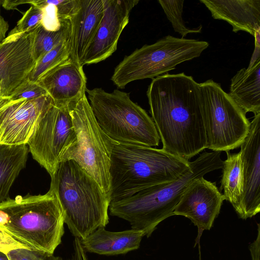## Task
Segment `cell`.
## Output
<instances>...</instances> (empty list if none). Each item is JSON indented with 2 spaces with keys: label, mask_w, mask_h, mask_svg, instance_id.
Instances as JSON below:
<instances>
[{
  "label": "cell",
  "mask_w": 260,
  "mask_h": 260,
  "mask_svg": "<svg viewBox=\"0 0 260 260\" xmlns=\"http://www.w3.org/2000/svg\"><path fill=\"white\" fill-rule=\"evenodd\" d=\"M147 96L162 149L189 160L207 148L199 83L184 73L153 78Z\"/></svg>",
  "instance_id": "1"
},
{
  "label": "cell",
  "mask_w": 260,
  "mask_h": 260,
  "mask_svg": "<svg viewBox=\"0 0 260 260\" xmlns=\"http://www.w3.org/2000/svg\"><path fill=\"white\" fill-rule=\"evenodd\" d=\"M221 152L205 151L190 162L189 170L178 179L142 190L134 195L111 202L110 214L128 221L131 229L149 237L157 225L174 215L173 212L187 187L196 179L222 169Z\"/></svg>",
  "instance_id": "2"
},
{
  "label": "cell",
  "mask_w": 260,
  "mask_h": 260,
  "mask_svg": "<svg viewBox=\"0 0 260 260\" xmlns=\"http://www.w3.org/2000/svg\"><path fill=\"white\" fill-rule=\"evenodd\" d=\"M190 167L189 160L162 149L118 143L113 148L110 159L111 202L175 181Z\"/></svg>",
  "instance_id": "3"
},
{
  "label": "cell",
  "mask_w": 260,
  "mask_h": 260,
  "mask_svg": "<svg viewBox=\"0 0 260 260\" xmlns=\"http://www.w3.org/2000/svg\"><path fill=\"white\" fill-rule=\"evenodd\" d=\"M64 214L53 189L0 203V225L28 249L53 254L64 233Z\"/></svg>",
  "instance_id": "4"
},
{
  "label": "cell",
  "mask_w": 260,
  "mask_h": 260,
  "mask_svg": "<svg viewBox=\"0 0 260 260\" xmlns=\"http://www.w3.org/2000/svg\"><path fill=\"white\" fill-rule=\"evenodd\" d=\"M66 224L75 238L83 240L99 228L108 224L109 194L73 160L59 163L51 177Z\"/></svg>",
  "instance_id": "5"
},
{
  "label": "cell",
  "mask_w": 260,
  "mask_h": 260,
  "mask_svg": "<svg viewBox=\"0 0 260 260\" xmlns=\"http://www.w3.org/2000/svg\"><path fill=\"white\" fill-rule=\"evenodd\" d=\"M87 99L97 122L112 140L121 144L149 147L159 145L160 137L152 118L133 102L129 93L101 88L86 89Z\"/></svg>",
  "instance_id": "6"
},
{
  "label": "cell",
  "mask_w": 260,
  "mask_h": 260,
  "mask_svg": "<svg viewBox=\"0 0 260 260\" xmlns=\"http://www.w3.org/2000/svg\"><path fill=\"white\" fill-rule=\"evenodd\" d=\"M208 46L206 41L167 36L125 56L115 68L111 80L118 88H123L136 80L153 79L199 57Z\"/></svg>",
  "instance_id": "7"
},
{
  "label": "cell",
  "mask_w": 260,
  "mask_h": 260,
  "mask_svg": "<svg viewBox=\"0 0 260 260\" xmlns=\"http://www.w3.org/2000/svg\"><path fill=\"white\" fill-rule=\"evenodd\" d=\"M70 114L76 140L66 151L61 161H75L110 195L111 156L114 146L118 143L102 129L86 94L72 106Z\"/></svg>",
  "instance_id": "8"
},
{
  "label": "cell",
  "mask_w": 260,
  "mask_h": 260,
  "mask_svg": "<svg viewBox=\"0 0 260 260\" xmlns=\"http://www.w3.org/2000/svg\"><path fill=\"white\" fill-rule=\"evenodd\" d=\"M199 86L207 148L226 152L240 147L250 126L245 112L220 84L209 79Z\"/></svg>",
  "instance_id": "9"
},
{
  "label": "cell",
  "mask_w": 260,
  "mask_h": 260,
  "mask_svg": "<svg viewBox=\"0 0 260 260\" xmlns=\"http://www.w3.org/2000/svg\"><path fill=\"white\" fill-rule=\"evenodd\" d=\"M73 105L53 103L38 123L27 143L33 158L51 177L66 151L76 140L70 114Z\"/></svg>",
  "instance_id": "10"
},
{
  "label": "cell",
  "mask_w": 260,
  "mask_h": 260,
  "mask_svg": "<svg viewBox=\"0 0 260 260\" xmlns=\"http://www.w3.org/2000/svg\"><path fill=\"white\" fill-rule=\"evenodd\" d=\"M53 104L49 95L19 100L0 96V144H27L38 123Z\"/></svg>",
  "instance_id": "11"
},
{
  "label": "cell",
  "mask_w": 260,
  "mask_h": 260,
  "mask_svg": "<svg viewBox=\"0 0 260 260\" xmlns=\"http://www.w3.org/2000/svg\"><path fill=\"white\" fill-rule=\"evenodd\" d=\"M35 30L18 35L9 34L0 44L1 96H10L27 79L34 68Z\"/></svg>",
  "instance_id": "12"
},
{
  "label": "cell",
  "mask_w": 260,
  "mask_h": 260,
  "mask_svg": "<svg viewBox=\"0 0 260 260\" xmlns=\"http://www.w3.org/2000/svg\"><path fill=\"white\" fill-rule=\"evenodd\" d=\"M104 12L99 28L83 56L81 65L96 63L110 56L117 49L120 35L139 0H103Z\"/></svg>",
  "instance_id": "13"
},
{
  "label": "cell",
  "mask_w": 260,
  "mask_h": 260,
  "mask_svg": "<svg viewBox=\"0 0 260 260\" xmlns=\"http://www.w3.org/2000/svg\"><path fill=\"white\" fill-rule=\"evenodd\" d=\"M224 200L216 182L201 177L187 187L173 214L189 218L200 232L209 230L218 215Z\"/></svg>",
  "instance_id": "14"
},
{
  "label": "cell",
  "mask_w": 260,
  "mask_h": 260,
  "mask_svg": "<svg viewBox=\"0 0 260 260\" xmlns=\"http://www.w3.org/2000/svg\"><path fill=\"white\" fill-rule=\"evenodd\" d=\"M243 186V218L260 211V113L250 122L249 133L240 146Z\"/></svg>",
  "instance_id": "15"
},
{
  "label": "cell",
  "mask_w": 260,
  "mask_h": 260,
  "mask_svg": "<svg viewBox=\"0 0 260 260\" xmlns=\"http://www.w3.org/2000/svg\"><path fill=\"white\" fill-rule=\"evenodd\" d=\"M83 67L71 58L48 72L37 82L55 105L74 104L86 94Z\"/></svg>",
  "instance_id": "16"
},
{
  "label": "cell",
  "mask_w": 260,
  "mask_h": 260,
  "mask_svg": "<svg viewBox=\"0 0 260 260\" xmlns=\"http://www.w3.org/2000/svg\"><path fill=\"white\" fill-rule=\"evenodd\" d=\"M104 12L103 0H80L77 12L69 19L70 58L80 65L96 32Z\"/></svg>",
  "instance_id": "17"
},
{
  "label": "cell",
  "mask_w": 260,
  "mask_h": 260,
  "mask_svg": "<svg viewBox=\"0 0 260 260\" xmlns=\"http://www.w3.org/2000/svg\"><path fill=\"white\" fill-rule=\"evenodd\" d=\"M215 19L222 20L233 31H244L254 36L260 29V0H200Z\"/></svg>",
  "instance_id": "18"
},
{
  "label": "cell",
  "mask_w": 260,
  "mask_h": 260,
  "mask_svg": "<svg viewBox=\"0 0 260 260\" xmlns=\"http://www.w3.org/2000/svg\"><path fill=\"white\" fill-rule=\"evenodd\" d=\"M144 236V232L133 229L111 232L101 227L81 241L86 252L115 255L138 249Z\"/></svg>",
  "instance_id": "19"
},
{
  "label": "cell",
  "mask_w": 260,
  "mask_h": 260,
  "mask_svg": "<svg viewBox=\"0 0 260 260\" xmlns=\"http://www.w3.org/2000/svg\"><path fill=\"white\" fill-rule=\"evenodd\" d=\"M229 94L245 113H260V58L237 72L231 79Z\"/></svg>",
  "instance_id": "20"
},
{
  "label": "cell",
  "mask_w": 260,
  "mask_h": 260,
  "mask_svg": "<svg viewBox=\"0 0 260 260\" xmlns=\"http://www.w3.org/2000/svg\"><path fill=\"white\" fill-rule=\"evenodd\" d=\"M28 152L27 144H0V203L9 198L11 187L25 167Z\"/></svg>",
  "instance_id": "21"
},
{
  "label": "cell",
  "mask_w": 260,
  "mask_h": 260,
  "mask_svg": "<svg viewBox=\"0 0 260 260\" xmlns=\"http://www.w3.org/2000/svg\"><path fill=\"white\" fill-rule=\"evenodd\" d=\"M223 161L220 190L225 200L233 206L239 217L243 218V186L241 152L231 153L226 151Z\"/></svg>",
  "instance_id": "22"
},
{
  "label": "cell",
  "mask_w": 260,
  "mask_h": 260,
  "mask_svg": "<svg viewBox=\"0 0 260 260\" xmlns=\"http://www.w3.org/2000/svg\"><path fill=\"white\" fill-rule=\"evenodd\" d=\"M71 32L70 20H63L56 31L45 29L42 24L35 30L33 51L36 62L61 42L69 39Z\"/></svg>",
  "instance_id": "23"
},
{
  "label": "cell",
  "mask_w": 260,
  "mask_h": 260,
  "mask_svg": "<svg viewBox=\"0 0 260 260\" xmlns=\"http://www.w3.org/2000/svg\"><path fill=\"white\" fill-rule=\"evenodd\" d=\"M69 39L61 42L51 50L41 57L36 62L27 79L37 82L48 72L69 59L70 58Z\"/></svg>",
  "instance_id": "24"
},
{
  "label": "cell",
  "mask_w": 260,
  "mask_h": 260,
  "mask_svg": "<svg viewBox=\"0 0 260 260\" xmlns=\"http://www.w3.org/2000/svg\"><path fill=\"white\" fill-rule=\"evenodd\" d=\"M184 2V0L158 1L174 30L179 33L182 39L188 34L200 33L202 29V25L193 28L186 26L182 19Z\"/></svg>",
  "instance_id": "25"
},
{
  "label": "cell",
  "mask_w": 260,
  "mask_h": 260,
  "mask_svg": "<svg viewBox=\"0 0 260 260\" xmlns=\"http://www.w3.org/2000/svg\"><path fill=\"white\" fill-rule=\"evenodd\" d=\"M42 19V8L31 5L9 34L18 35L33 31L41 25Z\"/></svg>",
  "instance_id": "26"
},
{
  "label": "cell",
  "mask_w": 260,
  "mask_h": 260,
  "mask_svg": "<svg viewBox=\"0 0 260 260\" xmlns=\"http://www.w3.org/2000/svg\"><path fill=\"white\" fill-rule=\"evenodd\" d=\"M30 5L42 8L43 10V19L42 25L47 30L56 31L62 24L58 18L56 6L51 1L31 0Z\"/></svg>",
  "instance_id": "27"
},
{
  "label": "cell",
  "mask_w": 260,
  "mask_h": 260,
  "mask_svg": "<svg viewBox=\"0 0 260 260\" xmlns=\"http://www.w3.org/2000/svg\"><path fill=\"white\" fill-rule=\"evenodd\" d=\"M48 95L38 83L26 79L8 98L11 100H32Z\"/></svg>",
  "instance_id": "28"
},
{
  "label": "cell",
  "mask_w": 260,
  "mask_h": 260,
  "mask_svg": "<svg viewBox=\"0 0 260 260\" xmlns=\"http://www.w3.org/2000/svg\"><path fill=\"white\" fill-rule=\"evenodd\" d=\"M10 260H62L53 254L34 251L28 248H18L7 253Z\"/></svg>",
  "instance_id": "29"
},
{
  "label": "cell",
  "mask_w": 260,
  "mask_h": 260,
  "mask_svg": "<svg viewBox=\"0 0 260 260\" xmlns=\"http://www.w3.org/2000/svg\"><path fill=\"white\" fill-rule=\"evenodd\" d=\"M18 248H27L9 235L0 225V251L7 253Z\"/></svg>",
  "instance_id": "30"
},
{
  "label": "cell",
  "mask_w": 260,
  "mask_h": 260,
  "mask_svg": "<svg viewBox=\"0 0 260 260\" xmlns=\"http://www.w3.org/2000/svg\"><path fill=\"white\" fill-rule=\"evenodd\" d=\"M66 260H89L80 240H76L73 242L72 252Z\"/></svg>",
  "instance_id": "31"
},
{
  "label": "cell",
  "mask_w": 260,
  "mask_h": 260,
  "mask_svg": "<svg viewBox=\"0 0 260 260\" xmlns=\"http://www.w3.org/2000/svg\"><path fill=\"white\" fill-rule=\"evenodd\" d=\"M252 260H259L260 255V224L257 223V235L256 239L249 246Z\"/></svg>",
  "instance_id": "32"
},
{
  "label": "cell",
  "mask_w": 260,
  "mask_h": 260,
  "mask_svg": "<svg viewBox=\"0 0 260 260\" xmlns=\"http://www.w3.org/2000/svg\"><path fill=\"white\" fill-rule=\"evenodd\" d=\"M30 0L2 1V5L6 9H13L18 5L24 4H30Z\"/></svg>",
  "instance_id": "33"
},
{
  "label": "cell",
  "mask_w": 260,
  "mask_h": 260,
  "mask_svg": "<svg viewBox=\"0 0 260 260\" xmlns=\"http://www.w3.org/2000/svg\"><path fill=\"white\" fill-rule=\"evenodd\" d=\"M9 29V24L3 17H0V44L6 38Z\"/></svg>",
  "instance_id": "34"
},
{
  "label": "cell",
  "mask_w": 260,
  "mask_h": 260,
  "mask_svg": "<svg viewBox=\"0 0 260 260\" xmlns=\"http://www.w3.org/2000/svg\"><path fill=\"white\" fill-rule=\"evenodd\" d=\"M0 260H10L7 253L0 251Z\"/></svg>",
  "instance_id": "35"
},
{
  "label": "cell",
  "mask_w": 260,
  "mask_h": 260,
  "mask_svg": "<svg viewBox=\"0 0 260 260\" xmlns=\"http://www.w3.org/2000/svg\"><path fill=\"white\" fill-rule=\"evenodd\" d=\"M2 4V1H0V5ZM1 17V16H0V17Z\"/></svg>",
  "instance_id": "36"
},
{
  "label": "cell",
  "mask_w": 260,
  "mask_h": 260,
  "mask_svg": "<svg viewBox=\"0 0 260 260\" xmlns=\"http://www.w3.org/2000/svg\"><path fill=\"white\" fill-rule=\"evenodd\" d=\"M0 96H1V94H0Z\"/></svg>",
  "instance_id": "37"
}]
</instances>
